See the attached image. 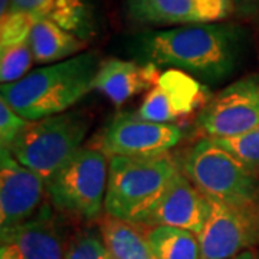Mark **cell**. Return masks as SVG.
Wrapping results in <instances>:
<instances>
[{"instance_id":"1","label":"cell","mask_w":259,"mask_h":259,"mask_svg":"<svg viewBox=\"0 0 259 259\" xmlns=\"http://www.w3.org/2000/svg\"><path fill=\"white\" fill-rule=\"evenodd\" d=\"M139 64L183 71L199 82L219 83L243 64L248 32L235 23H192L140 32L130 42Z\"/></svg>"},{"instance_id":"2","label":"cell","mask_w":259,"mask_h":259,"mask_svg":"<svg viewBox=\"0 0 259 259\" xmlns=\"http://www.w3.org/2000/svg\"><path fill=\"white\" fill-rule=\"evenodd\" d=\"M101 62L97 52H82L2 85L0 98L30 122L62 114L93 91Z\"/></svg>"},{"instance_id":"3","label":"cell","mask_w":259,"mask_h":259,"mask_svg":"<svg viewBox=\"0 0 259 259\" xmlns=\"http://www.w3.org/2000/svg\"><path fill=\"white\" fill-rule=\"evenodd\" d=\"M180 171L168 153L148 157L110 158L105 214L137 225Z\"/></svg>"},{"instance_id":"4","label":"cell","mask_w":259,"mask_h":259,"mask_svg":"<svg viewBox=\"0 0 259 259\" xmlns=\"http://www.w3.org/2000/svg\"><path fill=\"white\" fill-rule=\"evenodd\" d=\"M91 127L83 111H66L35 121L9 148L20 164L30 168L48 183L75 153Z\"/></svg>"},{"instance_id":"5","label":"cell","mask_w":259,"mask_h":259,"mask_svg":"<svg viewBox=\"0 0 259 259\" xmlns=\"http://www.w3.org/2000/svg\"><path fill=\"white\" fill-rule=\"evenodd\" d=\"M180 171L207 199L241 209L255 206L259 177L210 139H200L187 150Z\"/></svg>"},{"instance_id":"6","label":"cell","mask_w":259,"mask_h":259,"mask_svg":"<svg viewBox=\"0 0 259 259\" xmlns=\"http://www.w3.org/2000/svg\"><path fill=\"white\" fill-rule=\"evenodd\" d=\"M110 158L100 148L82 147L47 183L58 212L83 221L101 219L108 185Z\"/></svg>"},{"instance_id":"7","label":"cell","mask_w":259,"mask_h":259,"mask_svg":"<svg viewBox=\"0 0 259 259\" xmlns=\"http://www.w3.org/2000/svg\"><path fill=\"white\" fill-rule=\"evenodd\" d=\"M259 128V74L246 75L212 97L196 117L204 139L233 137Z\"/></svg>"},{"instance_id":"8","label":"cell","mask_w":259,"mask_h":259,"mask_svg":"<svg viewBox=\"0 0 259 259\" xmlns=\"http://www.w3.org/2000/svg\"><path fill=\"white\" fill-rule=\"evenodd\" d=\"M75 235L51 203H44L30 219L2 229L0 256L12 259H66Z\"/></svg>"},{"instance_id":"9","label":"cell","mask_w":259,"mask_h":259,"mask_svg":"<svg viewBox=\"0 0 259 259\" xmlns=\"http://www.w3.org/2000/svg\"><path fill=\"white\" fill-rule=\"evenodd\" d=\"M183 137L185 131L177 124L153 122L122 112L102 131L100 150L108 158L160 156L176 147Z\"/></svg>"},{"instance_id":"10","label":"cell","mask_w":259,"mask_h":259,"mask_svg":"<svg viewBox=\"0 0 259 259\" xmlns=\"http://www.w3.org/2000/svg\"><path fill=\"white\" fill-rule=\"evenodd\" d=\"M209 200L212 212L197 235L200 259H232L259 245L255 206L241 209Z\"/></svg>"},{"instance_id":"11","label":"cell","mask_w":259,"mask_h":259,"mask_svg":"<svg viewBox=\"0 0 259 259\" xmlns=\"http://www.w3.org/2000/svg\"><path fill=\"white\" fill-rule=\"evenodd\" d=\"M47 183L20 164L9 148L0 147V228L26 222L39 210Z\"/></svg>"},{"instance_id":"12","label":"cell","mask_w":259,"mask_h":259,"mask_svg":"<svg viewBox=\"0 0 259 259\" xmlns=\"http://www.w3.org/2000/svg\"><path fill=\"white\" fill-rule=\"evenodd\" d=\"M212 212L210 200L179 171L156 204L137 223L139 226H173L199 235Z\"/></svg>"},{"instance_id":"13","label":"cell","mask_w":259,"mask_h":259,"mask_svg":"<svg viewBox=\"0 0 259 259\" xmlns=\"http://www.w3.org/2000/svg\"><path fill=\"white\" fill-rule=\"evenodd\" d=\"M125 5L130 19L147 26L223 22L235 13L232 0H127Z\"/></svg>"},{"instance_id":"14","label":"cell","mask_w":259,"mask_h":259,"mask_svg":"<svg viewBox=\"0 0 259 259\" xmlns=\"http://www.w3.org/2000/svg\"><path fill=\"white\" fill-rule=\"evenodd\" d=\"M204 93L206 87L193 76L179 69H168L160 75L136 115L153 122L175 124L177 118L189 115L204 101Z\"/></svg>"},{"instance_id":"15","label":"cell","mask_w":259,"mask_h":259,"mask_svg":"<svg viewBox=\"0 0 259 259\" xmlns=\"http://www.w3.org/2000/svg\"><path fill=\"white\" fill-rule=\"evenodd\" d=\"M158 78V68L154 65L111 58L100 65L94 90L105 95L112 104L122 105L134 95L154 87Z\"/></svg>"},{"instance_id":"16","label":"cell","mask_w":259,"mask_h":259,"mask_svg":"<svg viewBox=\"0 0 259 259\" xmlns=\"http://www.w3.org/2000/svg\"><path fill=\"white\" fill-rule=\"evenodd\" d=\"M8 13H26L36 20H51L85 42L95 33L90 0H12Z\"/></svg>"},{"instance_id":"17","label":"cell","mask_w":259,"mask_h":259,"mask_svg":"<svg viewBox=\"0 0 259 259\" xmlns=\"http://www.w3.org/2000/svg\"><path fill=\"white\" fill-rule=\"evenodd\" d=\"M30 48L36 64H58L79 55L85 40L51 20L37 19L30 32Z\"/></svg>"},{"instance_id":"18","label":"cell","mask_w":259,"mask_h":259,"mask_svg":"<svg viewBox=\"0 0 259 259\" xmlns=\"http://www.w3.org/2000/svg\"><path fill=\"white\" fill-rule=\"evenodd\" d=\"M100 233L110 259H157L139 225L105 214L100 219Z\"/></svg>"},{"instance_id":"19","label":"cell","mask_w":259,"mask_h":259,"mask_svg":"<svg viewBox=\"0 0 259 259\" xmlns=\"http://www.w3.org/2000/svg\"><path fill=\"white\" fill-rule=\"evenodd\" d=\"M157 259H200L197 235L173 226H154L146 232Z\"/></svg>"},{"instance_id":"20","label":"cell","mask_w":259,"mask_h":259,"mask_svg":"<svg viewBox=\"0 0 259 259\" xmlns=\"http://www.w3.org/2000/svg\"><path fill=\"white\" fill-rule=\"evenodd\" d=\"M252 175L259 177V128L233 137L210 139Z\"/></svg>"},{"instance_id":"21","label":"cell","mask_w":259,"mask_h":259,"mask_svg":"<svg viewBox=\"0 0 259 259\" xmlns=\"http://www.w3.org/2000/svg\"><path fill=\"white\" fill-rule=\"evenodd\" d=\"M33 62L30 40L15 47L0 49V81L2 85L20 81L28 75L29 68Z\"/></svg>"},{"instance_id":"22","label":"cell","mask_w":259,"mask_h":259,"mask_svg":"<svg viewBox=\"0 0 259 259\" xmlns=\"http://www.w3.org/2000/svg\"><path fill=\"white\" fill-rule=\"evenodd\" d=\"M66 259H110L100 229L87 228L76 233Z\"/></svg>"},{"instance_id":"23","label":"cell","mask_w":259,"mask_h":259,"mask_svg":"<svg viewBox=\"0 0 259 259\" xmlns=\"http://www.w3.org/2000/svg\"><path fill=\"white\" fill-rule=\"evenodd\" d=\"M36 19L26 13H8L2 18L0 26V49L15 47L30 39V32Z\"/></svg>"},{"instance_id":"24","label":"cell","mask_w":259,"mask_h":259,"mask_svg":"<svg viewBox=\"0 0 259 259\" xmlns=\"http://www.w3.org/2000/svg\"><path fill=\"white\" fill-rule=\"evenodd\" d=\"M30 121L20 117L9 104L0 98V143L2 147L10 148L19 137L30 127Z\"/></svg>"},{"instance_id":"25","label":"cell","mask_w":259,"mask_h":259,"mask_svg":"<svg viewBox=\"0 0 259 259\" xmlns=\"http://www.w3.org/2000/svg\"><path fill=\"white\" fill-rule=\"evenodd\" d=\"M235 13L241 18H252L259 13V0H232Z\"/></svg>"},{"instance_id":"26","label":"cell","mask_w":259,"mask_h":259,"mask_svg":"<svg viewBox=\"0 0 259 259\" xmlns=\"http://www.w3.org/2000/svg\"><path fill=\"white\" fill-rule=\"evenodd\" d=\"M232 259H259V253L258 252H255V250H245V252H242L239 253L238 256H235V258Z\"/></svg>"},{"instance_id":"27","label":"cell","mask_w":259,"mask_h":259,"mask_svg":"<svg viewBox=\"0 0 259 259\" xmlns=\"http://www.w3.org/2000/svg\"><path fill=\"white\" fill-rule=\"evenodd\" d=\"M10 5H12V0H0V16L2 18H5L8 15Z\"/></svg>"},{"instance_id":"28","label":"cell","mask_w":259,"mask_h":259,"mask_svg":"<svg viewBox=\"0 0 259 259\" xmlns=\"http://www.w3.org/2000/svg\"><path fill=\"white\" fill-rule=\"evenodd\" d=\"M255 216H256V223H258V231H259V186H258V193H256V200H255Z\"/></svg>"},{"instance_id":"29","label":"cell","mask_w":259,"mask_h":259,"mask_svg":"<svg viewBox=\"0 0 259 259\" xmlns=\"http://www.w3.org/2000/svg\"><path fill=\"white\" fill-rule=\"evenodd\" d=\"M0 259H12V258H8V256H0Z\"/></svg>"}]
</instances>
